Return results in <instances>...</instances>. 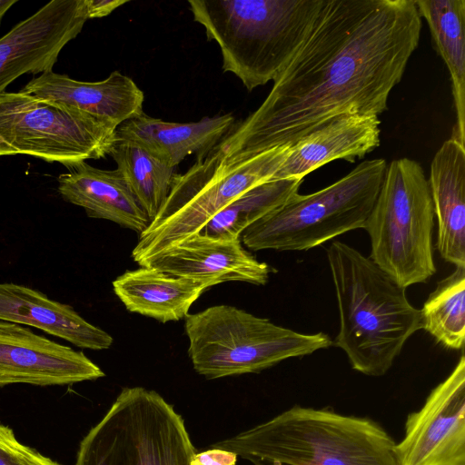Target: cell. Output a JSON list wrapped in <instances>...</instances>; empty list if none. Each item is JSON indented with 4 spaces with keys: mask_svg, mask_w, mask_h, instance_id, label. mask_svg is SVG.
I'll return each instance as SVG.
<instances>
[{
    "mask_svg": "<svg viewBox=\"0 0 465 465\" xmlns=\"http://www.w3.org/2000/svg\"><path fill=\"white\" fill-rule=\"evenodd\" d=\"M421 27L415 0H323L265 100L214 148L255 153L292 145L341 115L379 116Z\"/></svg>",
    "mask_w": 465,
    "mask_h": 465,
    "instance_id": "1",
    "label": "cell"
},
{
    "mask_svg": "<svg viewBox=\"0 0 465 465\" xmlns=\"http://www.w3.org/2000/svg\"><path fill=\"white\" fill-rule=\"evenodd\" d=\"M327 258L340 319L332 343L353 370L382 376L409 338L422 329L420 310L409 302L405 288L349 244L332 242Z\"/></svg>",
    "mask_w": 465,
    "mask_h": 465,
    "instance_id": "2",
    "label": "cell"
},
{
    "mask_svg": "<svg viewBox=\"0 0 465 465\" xmlns=\"http://www.w3.org/2000/svg\"><path fill=\"white\" fill-rule=\"evenodd\" d=\"M396 442L373 420L302 406L212 445L254 463L399 465Z\"/></svg>",
    "mask_w": 465,
    "mask_h": 465,
    "instance_id": "3",
    "label": "cell"
},
{
    "mask_svg": "<svg viewBox=\"0 0 465 465\" xmlns=\"http://www.w3.org/2000/svg\"><path fill=\"white\" fill-rule=\"evenodd\" d=\"M323 0H189L193 20L222 53L223 70L248 91L274 81L294 55Z\"/></svg>",
    "mask_w": 465,
    "mask_h": 465,
    "instance_id": "4",
    "label": "cell"
},
{
    "mask_svg": "<svg viewBox=\"0 0 465 465\" xmlns=\"http://www.w3.org/2000/svg\"><path fill=\"white\" fill-rule=\"evenodd\" d=\"M292 145L226 155L213 148L183 173L174 174L166 200L139 235L132 258L144 261L200 232L221 210L250 189L272 179Z\"/></svg>",
    "mask_w": 465,
    "mask_h": 465,
    "instance_id": "5",
    "label": "cell"
},
{
    "mask_svg": "<svg viewBox=\"0 0 465 465\" xmlns=\"http://www.w3.org/2000/svg\"><path fill=\"white\" fill-rule=\"evenodd\" d=\"M386 169L382 158L364 161L320 191L295 194L246 228L241 242L252 251H306L364 229Z\"/></svg>",
    "mask_w": 465,
    "mask_h": 465,
    "instance_id": "6",
    "label": "cell"
},
{
    "mask_svg": "<svg viewBox=\"0 0 465 465\" xmlns=\"http://www.w3.org/2000/svg\"><path fill=\"white\" fill-rule=\"evenodd\" d=\"M184 329L193 369L207 379L260 372L332 344L324 332H298L225 304L187 314Z\"/></svg>",
    "mask_w": 465,
    "mask_h": 465,
    "instance_id": "7",
    "label": "cell"
},
{
    "mask_svg": "<svg viewBox=\"0 0 465 465\" xmlns=\"http://www.w3.org/2000/svg\"><path fill=\"white\" fill-rule=\"evenodd\" d=\"M434 210L428 179L411 159L393 160L364 230L370 259L403 288L427 282L436 272L432 251Z\"/></svg>",
    "mask_w": 465,
    "mask_h": 465,
    "instance_id": "8",
    "label": "cell"
},
{
    "mask_svg": "<svg viewBox=\"0 0 465 465\" xmlns=\"http://www.w3.org/2000/svg\"><path fill=\"white\" fill-rule=\"evenodd\" d=\"M183 419L160 394L124 388L80 442L75 465H190Z\"/></svg>",
    "mask_w": 465,
    "mask_h": 465,
    "instance_id": "9",
    "label": "cell"
},
{
    "mask_svg": "<svg viewBox=\"0 0 465 465\" xmlns=\"http://www.w3.org/2000/svg\"><path fill=\"white\" fill-rule=\"evenodd\" d=\"M115 140V127L74 107L22 91L0 94V156L68 166L104 157Z\"/></svg>",
    "mask_w": 465,
    "mask_h": 465,
    "instance_id": "10",
    "label": "cell"
},
{
    "mask_svg": "<svg viewBox=\"0 0 465 465\" xmlns=\"http://www.w3.org/2000/svg\"><path fill=\"white\" fill-rule=\"evenodd\" d=\"M396 443L399 465H465V357L408 415Z\"/></svg>",
    "mask_w": 465,
    "mask_h": 465,
    "instance_id": "11",
    "label": "cell"
},
{
    "mask_svg": "<svg viewBox=\"0 0 465 465\" xmlns=\"http://www.w3.org/2000/svg\"><path fill=\"white\" fill-rule=\"evenodd\" d=\"M89 19L86 0H52L0 38V94L25 74L53 71Z\"/></svg>",
    "mask_w": 465,
    "mask_h": 465,
    "instance_id": "12",
    "label": "cell"
},
{
    "mask_svg": "<svg viewBox=\"0 0 465 465\" xmlns=\"http://www.w3.org/2000/svg\"><path fill=\"white\" fill-rule=\"evenodd\" d=\"M104 375L83 351L21 324L0 321V387L14 383L70 385Z\"/></svg>",
    "mask_w": 465,
    "mask_h": 465,
    "instance_id": "13",
    "label": "cell"
},
{
    "mask_svg": "<svg viewBox=\"0 0 465 465\" xmlns=\"http://www.w3.org/2000/svg\"><path fill=\"white\" fill-rule=\"evenodd\" d=\"M167 274L203 283L207 288L226 282L264 285L270 266L246 251L240 239L194 233L144 261Z\"/></svg>",
    "mask_w": 465,
    "mask_h": 465,
    "instance_id": "14",
    "label": "cell"
},
{
    "mask_svg": "<svg viewBox=\"0 0 465 465\" xmlns=\"http://www.w3.org/2000/svg\"><path fill=\"white\" fill-rule=\"evenodd\" d=\"M21 91L74 107L116 129L143 113V92L119 71L98 82H82L50 71L33 78Z\"/></svg>",
    "mask_w": 465,
    "mask_h": 465,
    "instance_id": "15",
    "label": "cell"
},
{
    "mask_svg": "<svg viewBox=\"0 0 465 465\" xmlns=\"http://www.w3.org/2000/svg\"><path fill=\"white\" fill-rule=\"evenodd\" d=\"M377 115L345 114L333 118L293 143L272 180L301 178L334 161L363 158L381 143Z\"/></svg>",
    "mask_w": 465,
    "mask_h": 465,
    "instance_id": "16",
    "label": "cell"
},
{
    "mask_svg": "<svg viewBox=\"0 0 465 465\" xmlns=\"http://www.w3.org/2000/svg\"><path fill=\"white\" fill-rule=\"evenodd\" d=\"M57 179L58 193L67 203L82 207L87 216L104 219L139 235L151 220L121 172L95 168L86 162L66 166Z\"/></svg>",
    "mask_w": 465,
    "mask_h": 465,
    "instance_id": "17",
    "label": "cell"
},
{
    "mask_svg": "<svg viewBox=\"0 0 465 465\" xmlns=\"http://www.w3.org/2000/svg\"><path fill=\"white\" fill-rule=\"evenodd\" d=\"M0 321L25 324L83 349H109L113 337L85 321L65 303L45 293L12 282L0 283Z\"/></svg>",
    "mask_w": 465,
    "mask_h": 465,
    "instance_id": "18",
    "label": "cell"
},
{
    "mask_svg": "<svg viewBox=\"0 0 465 465\" xmlns=\"http://www.w3.org/2000/svg\"><path fill=\"white\" fill-rule=\"evenodd\" d=\"M465 143L451 137L436 152L428 180L438 223V251L465 267Z\"/></svg>",
    "mask_w": 465,
    "mask_h": 465,
    "instance_id": "19",
    "label": "cell"
},
{
    "mask_svg": "<svg viewBox=\"0 0 465 465\" xmlns=\"http://www.w3.org/2000/svg\"><path fill=\"white\" fill-rule=\"evenodd\" d=\"M231 114L203 117L198 122L172 123L143 113L116 129V138L134 143L175 168L183 159L212 150L232 128Z\"/></svg>",
    "mask_w": 465,
    "mask_h": 465,
    "instance_id": "20",
    "label": "cell"
},
{
    "mask_svg": "<svg viewBox=\"0 0 465 465\" xmlns=\"http://www.w3.org/2000/svg\"><path fill=\"white\" fill-rule=\"evenodd\" d=\"M112 284L115 295L129 312L163 323L185 318L193 302L208 289L203 283L150 266L125 271Z\"/></svg>",
    "mask_w": 465,
    "mask_h": 465,
    "instance_id": "21",
    "label": "cell"
},
{
    "mask_svg": "<svg viewBox=\"0 0 465 465\" xmlns=\"http://www.w3.org/2000/svg\"><path fill=\"white\" fill-rule=\"evenodd\" d=\"M415 5L450 76L456 110L451 137L465 143V0H415Z\"/></svg>",
    "mask_w": 465,
    "mask_h": 465,
    "instance_id": "22",
    "label": "cell"
},
{
    "mask_svg": "<svg viewBox=\"0 0 465 465\" xmlns=\"http://www.w3.org/2000/svg\"><path fill=\"white\" fill-rule=\"evenodd\" d=\"M109 155L152 221L167 198L174 168L143 147L117 138Z\"/></svg>",
    "mask_w": 465,
    "mask_h": 465,
    "instance_id": "23",
    "label": "cell"
},
{
    "mask_svg": "<svg viewBox=\"0 0 465 465\" xmlns=\"http://www.w3.org/2000/svg\"><path fill=\"white\" fill-rule=\"evenodd\" d=\"M303 179L286 178L262 183L217 213L200 232L223 239H240L242 232L298 193Z\"/></svg>",
    "mask_w": 465,
    "mask_h": 465,
    "instance_id": "24",
    "label": "cell"
},
{
    "mask_svg": "<svg viewBox=\"0 0 465 465\" xmlns=\"http://www.w3.org/2000/svg\"><path fill=\"white\" fill-rule=\"evenodd\" d=\"M422 329L444 347L463 350L465 341V267L437 283L423 304Z\"/></svg>",
    "mask_w": 465,
    "mask_h": 465,
    "instance_id": "25",
    "label": "cell"
},
{
    "mask_svg": "<svg viewBox=\"0 0 465 465\" xmlns=\"http://www.w3.org/2000/svg\"><path fill=\"white\" fill-rule=\"evenodd\" d=\"M0 465H61L21 443L12 429L0 422Z\"/></svg>",
    "mask_w": 465,
    "mask_h": 465,
    "instance_id": "26",
    "label": "cell"
},
{
    "mask_svg": "<svg viewBox=\"0 0 465 465\" xmlns=\"http://www.w3.org/2000/svg\"><path fill=\"white\" fill-rule=\"evenodd\" d=\"M237 455L232 451L212 448L198 453H194L190 465H235Z\"/></svg>",
    "mask_w": 465,
    "mask_h": 465,
    "instance_id": "27",
    "label": "cell"
},
{
    "mask_svg": "<svg viewBox=\"0 0 465 465\" xmlns=\"http://www.w3.org/2000/svg\"><path fill=\"white\" fill-rule=\"evenodd\" d=\"M127 2L126 0H86L89 19L106 16Z\"/></svg>",
    "mask_w": 465,
    "mask_h": 465,
    "instance_id": "28",
    "label": "cell"
},
{
    "mask_svg": "<svg viewBox=\"0 0 465 465\" xmlns=\"http://www.w3.org/2000/svg\"><path fill=\"white\" fill-rule=\"evenodd\" d=\"M16 0H0V24L5 14L14 5Z\"/></svg>",
    "mask_w": 465,
    "mask_h": 465,
    "instance_id": "29",
    "label": "cell"
},
{
    "mask_svg": "<svg viewBox=\"0 0 465 465\" xmlns=\"http://www.w3.org/2000/svg\"><path fill=\"white\" fill-rule=\"evenodd\" d=\"M268 465H283V464H280V463H268Z\"/></svg>",
    "mask_w": 465,
    "mask_h": 465,
    "instance_id": "30",
    "label": "cell"
}]
</instances>
